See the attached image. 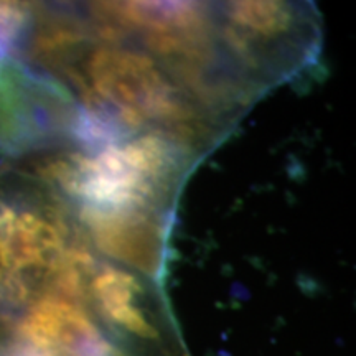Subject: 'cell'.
Segmentation results:
<instances>
[{"label":"cell","mask_w":356,"mask_h":356,"mask_svg":"<svg viewBox=\"0 0 356 356\" xmlns=\"http://www.w3.org/2000/svg\"><path fill=\"white\" fill-rule=\"evenodd\" d=\"M203 157L160 131H145L95 152L65 149L20 162L73 204L145 207L175 213L186 178Z\"/></svg>","instance_id":"7a4b0ae2"},{"label":"cell","mask_w":356,"mask_h":356,"mask_svg":"<svg viewBox=\"0 0 356 356\" xmlns=\"http://www.w3.org/2000/svg\"><path fill=\"white\" fill-rule=\"evenodd\" d=\"M222 50L261 96L312 71L322 51L314 3L241 0L215 3Z\"/></svg>","instance_id":"3957f363"},{"label":"cell","mask_w":356,"mask_h":356,"mask_svg":"<svg viewBox=\"0 0 356 356\" xmlns=\"http://www.w3.org/2000/svg\"><path fill=\"white\" fill-rule=\"evenodd\" d=\"M97 261L68 198L19 165L0 168V309L78 296Z\"/></svg>","instance_id":"6da1fadb"},{"label":"cell","mask_w":356,"mask_h":356,"mask_svg":"<svg viewBox=\"0 0 356 356\" xmlns=\"http://www.w3.org/2000/svg\"><path fill=\"white\" fill-rule=\"evenodd\" d=\"M73 207L89 246L101 259L163 282L175 213L145 207Z\"/></svg>","instance_id":"8992f818"},{"label":"cell","mask_w":356,"mask_h":356,"mask_svg":"<svg viewBox=\"0 0 356 356\" xmlns=\"http://www.w3.org/2000/svg\"><path fill=\"white\" fill-rule=\"evenodd\" d=\"M81 106L50 74L0 65V150L15 162L76 149Z\"/></svg>","instance_id":"5b68a950"},{"label":"cell","mask_w":356,"mask_h":356,"mask_svg":"<svg viewBox=\"0 0 356 356\" xmlns=\"http://www.w3.org/2000/svg\"><path fill=\"white\" fill-rule=\"evenodd\" d=\"M86 305L124 356H190L163 282L99 257Z\"/></svg>","instance_id":"277c9868"}]
</instances>
